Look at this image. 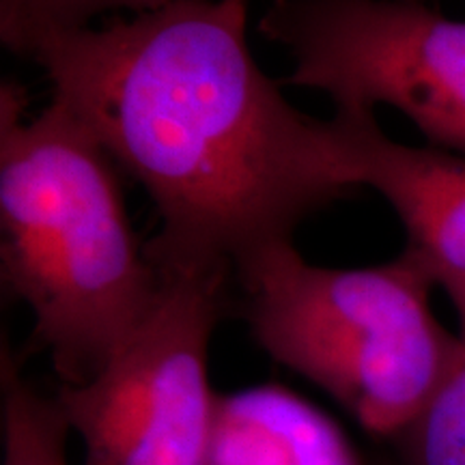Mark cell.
Segmentation results:
<instances>
[{
  "mask_svg": "<svg viewBox=\"0 0 465 465\" xmlns=\"http://www.w3.org/2000/svg\"><path fill=\"white\" fill-rule=\"evenodd\" d=\"M246 25V0H173L45 35L25 54L155 203L160 231L144 250L158 272L232 276L360 188L328 121L261 72Z\"/></svg>",
  "mask_w": 465,
  "mask_h": 465,
  "instance_id": "6da1fadb",
  "label": "cell"
},
{
  "mask_svg": "<svg viewBox=\"0 0 465 465\" xmlns=\"http://www.w3.org/2000/svg\"><path fill=\"white\" fill-rule=\"evenodd\" d=\"M26 93H0V278L33 311L31 347L65 386L102 373L160 291L116 164L83 121L52 97L25 119Z\"/></svg>",
  "mask_w": 465,
  "mask_h": 465,
  "instance_id": "7a4b0ae2",
  "label": "cell"
},
{
  "mask_svg": "<svg viewBox=\"0 0 465 465\" xmlns=\"http://www.w3.org/2000/svg\"><path fill=\"white\" fill-rule=\"evenodd\" d=\"M231 278L259 347L377 438L416 420L461 351L431 311L438 284L405 250L391 263L334 270L282 240L243 257Z\"/></svg>",
  "mask_w": 465,
  "mask_h": 465,
  "instance_id": "3957f363",
  "label": "cell"
},
{
  "mask_svg": "<svg viewBox=\"0 0 465 465\" xmlns=\"http://www.w3.org/2000/svg\"><path fill=\"white\" fill-rule=\"evenodd\" d=\"M158 274L153 306L102 373L54 394L84 441V465H209L218 394L209 388L207 353L231 276Z\"/></svg>",
  "mask_w": 465,
  "mask_h": 465,
  "instance_id": "277c9868",
  "label": "cell"
},
{
  "mask_svg": "<svg viewBox=\"0 0 465 465\" xmlns=\"http://www.w3.org/2000/svg\"><path fill=\"white\" fill-rule=\"evenodd\" d=\"M259 33L293 58L287 84L336 108L386 104L465 155V22L416 0H272Z\"/></svg>",
  "mask_w": 465,
  "mask_h": 465,
  "instance_id": "5b68a950",
  "label": "cell"
},
{
  "mask_svg": "<svg viewBox=\"0 0 465 465\" xmlns=\"http://www.w3.org/2000/svg\"><path fill=\"white\" fill-rule=\"evenodd\" d=\"M360 188L391 203L405 229V252L449 293L465 287V155L388 138L373 110L341 106L328 121Z\"/></svg>",
  "mask_w": 465,
  "mask_h": 465,
  "instance_id": "8992f818",
  "label": "cell"
},
{
  "mask_svg": "<svg viewBox=\"0 0 465 465\" xmlns=\"http://www.w3.org/2000/svg\"><path fill=\"white\" fill-rule=\"evenodd\" d=\"M209 465H362L328 414L281 386L218 394Z\"/></svg>",
  "mask_w": 465,
  "mask_h": 465,
  "instance_id": "52a82bcc",
  "label": "cell"
},
{
  "mask_svg": "<svg viewBox=\"0 0 465 465\" xmlns=\"http://www.w3.org/2000/svg\"><path fill=\"white\" fill-rule=\"evenodd\" d=\"M3 465H67L69 424L54 397L39 394L22 375V364L3 342Z\"/></svg>",
  "mask_w": 465,
  "mask_h": 465,
  "instance_id": "ba28073f",
  "label": "cell"
},
{
  "mask_svg": "<svg viewBox=\"0 0 465 465\" xmlns=\"http://www.w3.org/2000/svg\"><path fill=\"white\" fill-rule=\"evenodd\" d=\"M449 298L461 323V351L427 407L394 438L405 465H465V287Z\"/></svg>",
  "mask_w": 465,
  "mask_h": 465,
  "instance_id": "9c48e42d",
  "label": "cell"
},
{
  "mask_svg": "<svg viewBox=\"0 0 465 465\" xmlns=\"http://www.w3.org/2000/svg\"><path fill=\"white\" fill-rule=\"evenodd\" d=\"M168 3L173 0H0V37L11 52L25 56L45 35L86 28L106 11L130 9L136 15Z\"/></svg>",
  "mask_w": 465,
  "mask_h": 465,
  "instance_id": "30bf717a",
  "label": "cell"
}]
</instances>
